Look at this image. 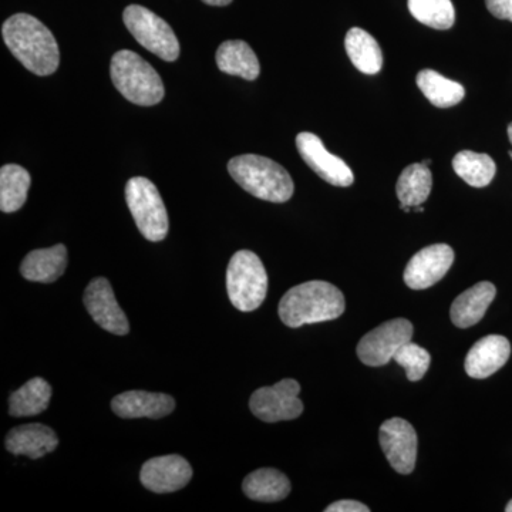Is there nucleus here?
I'll return each mask as SVG.
<instances>
[{"label": "nucleus", "instance_id": "7", "mask_svg": "<svg viewBox=\"0 0 512 512\" xmlns=\"http://www.w3.org/2000/svg\"><path fill=\"white\" fill-rule=\"evenodd\" d=\"M124 25L134 39L148 52L165 62H175L180 57V42L171 26L144 6L131 5L124 9Z\"/></svg>", "mask_w": 512, "mask_h": 512}, {"label": "nucleus", "instance_id": "9", "mask_svg": "<svg viewBox=\"0 0 512 512\" xmlns=\"http://www.w3.org/2000/svg\"><path fill=\"white\" fill-rule=\"evenodd\" d=\"M413 325L407 319H393L367 333L357 345V356L367 366L387 365L397 350L412 342Z\"/></svg>", "mask_w": 512, "mask_h": 512}, {"label": "nucleus", "instance_id": "17", "mask_svg": "<svg viewBox=\"0 0 512 512\" xmlns=\"http://www.w3.org/2000/svg\"><path fill=\"white\" fill-rule=\"evenodd\" d=\"M6 450L15 456H28L32 460L53 453L59 446V437L45 424H23L10 430L5 440Z\"/></svg>", "mask_w": 512, "mask_h": 512}, {"label": "nucleus", "instance_id": "2", "mask_svg": "<svg viewBox=\"0 0 512 512\" xmlns=\"http://www.w3.org/2000/svg\"><path fill=\"white\" fill-rule=\"evenodd\" d=\"M346 302L335 285L325 281L305 282L289 289L279 302V318L289 328L328 322L342 316Z\"/></svg>", "mask_w": 512, "mask_h": 512}, {"label": "nucleus", "instance_id": "29", "mask_svg": "<svg viewBox=\"0 0 512 512\" xmlns=\"http://www.w3.org/2000/svg\"><path fill=\"white\" fill-rule=\"evenodd\" d=\"M394 360L406 370L407 379L410 382H419L429 370L431 356L426 349L409 342L397 350Z\"/></svg>", "mask_w": 512, "mask_h": 512}, {"label": "nucleus", "instance_id": "4", "mask_svg": "<svg viewBox=\"0 0 512 512\" xmlns=\"http://www.w3.org/2000/svg\"><path fill=\"white\" fill-rule=\"evenodd\" d=\"M110 76L120 94L137 106H156L164 99L160 74L136 52H117L111 59Z\"/></svg>", "mask_w": 512, "mask_h": 512}, {"label": "nucleus", "instance_id": "11", "mask_svg": "<svg viewBox=\"0 0 512 512\" xmlns=\"http://www.w3.org/2000/svg\"><path fill=\"white\" fill-rule=\"evenodd\" d=\"M296 147L303 161L326 183L336 187H350L355 181V175L349 165L342 158L330 154L316 134H298Z\"/></svg>", "mask_w": 512, "mask_h": 512}, {"label": "nucleus", "instance_id": "13", "mask_svg": "<svg viewBox=\"0 0 512 512\" xmlns=\"http://www.w3.org/2000/svg\"><path fill=\"white\" fill-rule=\"evenodd\" d=\"M84 306L94 322L107 332L124 336L130 330L126 313L120 308L113 288L106 278H96L90 282L84 292Z\"/></svg>", "mask_w": 512, "mask_h": 512}, {"label": "nucleus", "instance_id": "26", "mask_svg": "<svg viewBox=\"0 0 512 512\" xmlns=\"http://www.w3.org/2000/svg\"><path fill=\"white\" fill-rule=\"evenodd\" d=\"M30 174L18 164L3 165L0 170V210L19 211L28 200Z\"/></svg>", "mask_w": 512, "mask_h": 512}, {"label": "nucleus", "instance_id": "23", "mask_svg": "<svg viewBox=\"0 0 512 512\" xmlns=\"http://www.w3.org/2000/svg\"><path fill=\"white\" fill-rule=\"evenodd\" d=\"M416 82L426 99L440 109L457 106L466 97V89L460 83L447 79L436 70H421Z\"/></svg>", "mask_w": 512, "mask_h": 512}, {"label": "nucleus", "instance_id": "36", "mask_svg": "<svg viewBox=\"0 0 512 512\" xmlns=\"http://www.w3.org/2000/svg\"><path fill=\"white\" fill-rule=\"evenodd\" d=\"M510 157H511V160H512V151H510Z\"/></svg>", "mask_w": 512, "mask_h": 512}, {"label": "nucleus", "instance_id": "27", "mask_svg": "<svg viewBox=\"0 0 512 512\" xmlns=\"http://www.w3.org/2000/svg\"><path fill=\"white\" fill-rule=\"evenodd\" d=\"M453 168L458 177L463 178L468 185L474 188L487 187L494 180L497 165L488 154L474 153V151H460L453 160Z\"/></svg>", "mask_w": 512, "mask_h": 512}, {"label": "nucleus", "instance_id": "33", "mask_svg": "<svg viewBox=\"0 0 512 512\" xmlns=\"http://www.w3.org/2000/svg\"><path fill=\"white\" fill-rule=\"evenodd\" d=\"M508 137H510V141L512 144V123L510 124V126H508Z\"/></svg>", "mask_w": 512, "mask_h": 512}, {"label": "nucleus", "instance_id": "3", "mask_svg": "<svg viewBox=\"0 0 512 512\" xmlns=\"http://www.w3.org/2000/svg\"><path fill=\"white\" fill-rule=\"evenodd\" d=\"M228 171L245 191L259 200L281 204L291 200L295 191L291 175L281 164L256 154L232 158Z\"/></svg>", "mask_w": 512, "mask_h": 512}, {"label": "nucleus", "instance_id": "32", "mask_svg": "<svg viewBox=\"0 0 512 512\" xmlns=\"http://www.w3.org/2000/svg\"><path fill=\"white\" fill-rule=\"evenodd\" d=\"M202 2L210 6H228L232 0H202Z\"/></svg>", "mask_w": 512, "mask_h": 512}, {"label": "nucleus", "instance_id": "35", "mask_svg": "<svg viewBox=\"0 0 512 512\" xmlns=\"http://www.w3.org/2000/svg\"><path fill=\"white\" fill-rule=\"evenodd\" d=\"M423 165H426V167H429V165L431 164V161L430 160H424L423 163H421Z\"/></svg>", "mask_w": 512, "mask_h": 512}, {"label": "nucleus", "instance_id": "28", "mask_svg": "<svg viewBox=\"0 0 512 512\" xmlns=\"http://www.w3.org/2000/svg\"><path fill=\"white\" fill-rule=\"evenodd\" d=\"M407 5L413 18L429 28L447 30L456 22V10L451 0H409Z\"/></svg>", "mask_w": 512, "mask_h": 512}, {"label": "nucleus", "instance_id": "31", "mask_svg": "<svg viewBox=\"0 0 512 512\" xmlns=\"http://www.w3.org/2000/svg\"><path fill=\"white\" fill-rule=\"evenodd\" d=\"M326 512H369L367 505L359 503V501L342 500L338 503L330 504L325 510Z\"/></svg>", "mask_w": 512, "mask_h": 512}, {"label": "nucleus", "instance_id": "18", "mask_svg": "<svg viewBox=\"0 0 512 512\" xmlns=\"http://www.w3.org/2000/svg\"><path fill=\"white\" fill-rule=\"evenodd\" d=\"M495 295H497V289L491 282H480L473 288L467 289L451 305V322L460 329L477 325L484 318Z\"/></svg>", "mask_w": 512, "mask_h": 512}, {"label": "nucleus", "instance_id": "10", "mask_svg": "<svg viewBox=\"0 0 512 512\" xmlns=\"http://www.w3.org/2000/svg\"><path fill=\"white\" fill-rule=\"evenodd\" d=\"M380 446L390 466L403 476L412 474L417 461V433L412 424L399 417L384 421L380 426Z\"/></svg>", "mask_w": 512, "mask_h": 512}, {"label": "nucleus", "instance_id": "12", "mask_svg": "<svg viewBox=\"0 0 512 512\" xmlns=\"http://www.w3.org/2000/svg\"><path fill=\"white\" fill-rule=\"evenodd\" d=\"M453 262L454 251L450 245H430L410 259L404 269V282L413 291L431 288L446 276Z\"/></svg>", "mask_w": 512, "mask_h": 512}, {"label": "nucleus", "instance_id": "22", "mask_svg": "<svg viewBox=\"0 0 512 512\" xmlns=\"http://www.w3.org/2000/svg\"><path fill=\"white\" fill-rule=\"evenodd\" d=\"M346 53L359 72L377 74L383 67V53L379 43L366 30L350 29L345 39Z\"/></svg>", "mask_w": 512, "mask_h": 512}, {"label": "nucleus", "instance_id": "24", "mask_svg": "<svg viewBox=\"0 0 512 512\" xmlns=\"http://www.w3.org/2000/svg\"><path fill=\"white\" fill-rule=\"evenodd\" d=\"M52 399V386L42 377L23 384L10 396L9 414L12 417H32L45 412Z\"/></svg>", "mask_w": 512, "mask_h": 512}, {"label": "nucleus", "instance_id": "6", "mask_svg": "<svg viewBox=\"0 0 512 512\" xmlns=\"http://www.w3.org/2000/svg\"><path fill=\"white\" fill-rule=\"evenodd\" d=\"M126 201L138 231L151 242L167 237L168 214L156 185L148 178L134 177L126 185Z\"/></svg>", "mask_w": 512, "mask_h": 512}, {"label": "nucleus", "instance_id": "8", "mask_svg": "<svg viewBox=\"0 0 512 512\" xmlns=\"http://www.w3.org/2000/svg\"><path fill=\"white\" fill-rule=\"evenodd\" d=\"M299 393L301 384L293 379H284L274 386L256 390L249 400V407L254 416L266 423L295 420L303 413Z\"/></svg>", "mask_w": 512, "mask_h": 512}, {"label": "nucleus", "instance_id": "25", "mask_svg": "<svg viewBox=\"0 0 512 512\" xmlns=\"http://www.w3.org/2000/svg\"><path fill=\"white\" fill-rule=\"evenodd\" d=\"M433 177L429 167L421 163L404 168L397 180L396 192L400 207H419L429 198Z\"/></svg>", "mask_w": 512, "mask_h": 512}, {"label": "nucleus", "instance_id": "34", "mask_svg": "<svg viewBox=\"0 0 512 512\" xmlns=\"http://www.w3.org/2000/svg\"><path fill=\"white\" fill-rule=\"evenodd\" d=\"M505 511L512 512V500L508 503L507 507H505Z\"/></svg>", "mask_w": 512, "mask_h": 512}, {"label": "nucleus", "instance_id": "30", "mask_svg": "<svg viewBox=\"0 0 512 512\" xmlns=\"http://www.w3.org/2000/svg\"><path fill=\"white\" fill-rule=\"evenodd\" d=\"M485 5L495 18L512 22V0H485Z\"/></svg>", "mask_w": 512, "mask_h": 512}, {"label": "nucleus", "instance_id": "20", "mask_svg": "<svg viewBox=\"0 0 512 512\" xmlns=\"http://www.w3.org/2000/svg\"><path fill=\"white\" fill-rule=\"evenodd\" d=\"M215 59L222 73L242 77L248 82L258 79L261 73L258 57L244 40H228L222 43Z\"/></svg>", "mask_w": 512, "mask_h": 512}, {"label": "nucleus", "instance_id": "1", "mask_svg": "<svg viewBox=\"0 0 512 512\" xmlns=\"http://www.w3.org/2000/svg\"><path fill=\"white\" fill-rule=\"evenodd\" d=\"M3 42L29 72L50 76L59 69L60 52L55 36L28 13L10 16L2 26Z\"/></svg>", "mask_w": 512, "mask_h": 512}, {"label": "nucleus", "instance_id": "16", "mask_svg": "<svg viewBox=\"0 0 512 512\" xmlns=\"http://www.w3.org/2000/svg\"><path fill=\"white\" fill-rule=\"evenodd\" d=\"M511 356V343L501 335H488L478 340L466 357L467 375L487 379L501 369Z\"/></svg>", "mask_w": 512, "mask_h": 512}, {"label": "nucleus", "instance_id": "19", "mask_svg": "<svg viewBox=\"0 0 512 512\" xmlns=\"http://www.w3.org/2000/svg\"><path fill=\"white\" fill-rule=\"evenodd\" d=\"M67 268V249L63 244L29 252L20 265L23 278L40 284H52Z\"/></svg>", "mask_w": 512, "mask_h": 512}, {"label": "nucleus", "instance_id": "14", "mask_svg": "<svg viewBox=\"0 0 512 512\" xmlns=\"http://www.w3.org/2000/svg\"><path fill=\"white\" fill-rule=\"evenodd\" d=\"M192 468L177 454L148 460L141 468L140 480L147 490L157 494L174 493L190 483Z\"/></svg>", "mask_w": 512, "mask_h": 512}, {"label": "nucleus", "instance_id": "15", "mask_svg": "<svg viewBox=\"0 0 512 512\" xmlns=\"http://www.w3.org/2000/svg\"><path fill=\"white\" fill-rule=\"evenodd\" d=\"M111 409L121 419H163L174 412L175 400L164 393L131 390L114 397Z\"/></svg>", "mask_w": 512, "mask_h": 512}, {"label": "nucleus", "instance_id": "5", "mask_svg": "<svg viewBox=\"0 0 512 512\" xmlns=\"http://www.w3.org/2000/svg\"><path fill=\"white\" fill-rule=\"evenodd\" d=\"M229 301L241 312L256 311L268 293V274L254 252L238 251L227 268Z\"/></svg>", "mask_w": 512, "mask_h": 512}, {"label": "nucleus", "instance_id": "21", "mask_svg": "<svg viewBox=\"0 0 512 512\" xmlns=\"http://www.w3.org/2000/svg\"><path fill=\"white\" fill-rule=\"evenodd\" d=\"M242 490L248 498L259 503H278L288 497L292 485L281 471L275 468H261L245 478Z\"/></svg>", "mask_w": 512, "mask_h": 512}]
</instances>
